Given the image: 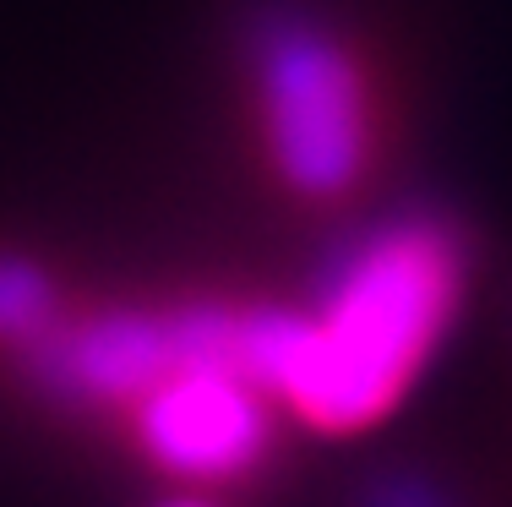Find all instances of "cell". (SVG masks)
Masks as SVG:
<instances>
[{
  "label": "cell",
  "mask_w": 512,
  "mask_h": 507,
  "mask_svg": "<svg viewBox=\"0 0 512 507\" xmlns=\"http://www.w3.org/2000/svg\"><path fill=\"white\" fill-rule=\"evenodd\" d=\"M469 289V240L447 219H398L349 251L311 306H278L267 393L278 415L355 437L387 420L431 366Z\"/></svg>",
  "instance_id": "1"
},
{
  "label": "cell",
  "mask_w": 512,
  "mask_h": 507,
  "mask_svg": "<svg viewBox=\"0 0 512 507\" xmlns=\"http://www.w3.org/2000/svg\"><path fill=\"white\" fill-rule=\"evenodd\" d=\"M256 148L278 191L333 208L376 164V88L355 44L322 22H273L251 55Z\"/></svg>",
  "instance_id": "2"
},
{
  "label": "cell",
  "mask_w": 512,
  "mask_h": 507,
  "mask_svg": "<svg viewBox=\"0 0 512 507\" xmlns=\"http://www.w3.org/2000/svg\"><path fill=\"white\" fill-rule=\"evenodd\" d=\"M120 420L131 448L153 469L186 480L191 491H207L262 469L278 404L229 366H175L131 398Z\"/></svg>",
  "instance_id": "3"
},
{
  "label": "cell",
  "mask_w": 512,
  "mask_h": 507,
  "mask_svg": "<svg viewBox=\"0 0 512 507\" xmlns=\"http://www.w3.org/2000/svg\"><path fill=\"white\" fill-rule=\"evenodd\" d=\"M60 317H66V306H60V289L50 273L39 262L17 257V251H0V344L22 355Z\"/></svg>",
  "instance_id": "4"
},
{
  "label": "cell",
  "mask_w": 512,
  "mask_h": 507,
  "mask_svg": "<svg viewBox=\"0 0 512 507\" xmlns=\"http://www.w3.org/2000/svg\"><path fill=\"white\" fill-rule=\"evenodd\" d=\"M158 507H218L207 491H180V497H169V502H158Z\"/></svg>",
  "instance_id": "5"
}]
</instances>
